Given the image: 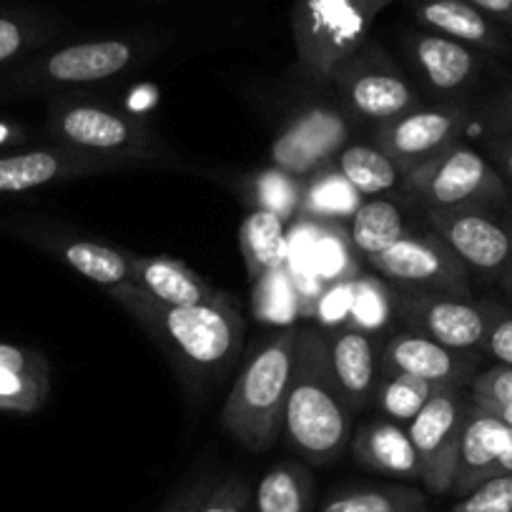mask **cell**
<instances>
[{
	"label": "cell",
	"instance_id": "1",
	"mask_svg": "<svg viewBox=\"0 0 512 512\" xmlns=\"http://www.w3.org/2000/svg\"><path fill=\"white\" fill-rule=\"evenodd\" d=\"M282 435L309 465H332L352 442L354 412L332 372L322 329H297Z\"/></svg>",
	"mask_w": 512,
	"mask_h": 512
},
{
	"label": "cell",
	"instance_id": "2",
	"mask_svg": "<svg viewBox=\"0 0 512 512\" xmlns=\"http://www.w3.org/2000/svg\"><path fill=\"white\" fill-rule=\"evenodd\" d=\"M181 367L189 379H214L239 357L244 319L229 294L206 304L171 307L144 289L121 304Z\"/></svg>",
	"mask_w": 512,
	"mask_h": 512
},
{
	"label": "cell",
	"instance_id": "3",
	"mask_svg": "<svg viewBox=\"0 0 512 512\" xmlns=\"http://www.w3.org/2000/svg\"><path fill=\"white\" fill-rule=\"evenodd\" d=\"M46 136L51 144L134 161L141 169L179 161L144 116L78 91L48 98Z\"/></svg>",
	"mask_w": 512,
	"mask_h": 512
},
{
	"label": "cell",
	"instance_id": "4",
	"mask_svg": "<svg viewBox=\"0 0 512 512\" xmlns=\"http://www.w3.org/2000/svg\"><path fill=\"white\" fill-rule=\"evenodd\" d=\"M297 329L269 334L236 374L221 410V425L241 447L267 452L282 437Z\"/></svg>",
	"mask_w": 512,
	"mask_h": 512
},
{
	"label": "cell",
	"instance_id": "5",
	"mask_svg": "<svg viewBox=\"0 0 512 512\" xmlns=\"http://www.w3.org/2000/svg\"><path fill=\"white\" fill-rule=\"evenodd\" d=\"M154 53V41L144 38H93L51 51L33 53L0 76V93L6 96H61L83 86L123 76Z\"/></svg>",
	"mask_w": 512,
	"mask_h": 512
},
{
	"label": "cell",
	"instance_id": "6",
	"mask_svg": "<svg viewBox=\"0 0 512 512\" xmlns=\"http://www.w3.org/2000/svg\"><path fill=\"white\" fill-rule=\"evenodd\" d=\"M395 0H292V36L299 68L312 81L332 73L369 41L374 21Z\"/></svg>",
	"mask_w": 512,
	"mask_h": 512
},
{
	"label": "cell",
	"instance_id": "7",
	"mask_svg": "<svg viewBox=\"0 0 512 512\" xmlns=\"http://www.w3.org/2000/svg\"><path fill=\"white\" fill-rule=\"evenodd\" d=\"M402 194L422 209H462V206H497L507 199V181L485 154L457 144L405 174Z\"/></svg>",
	"mask_w": 512,
	"mask_h": 512
},
{
	"label": "cell",
	"instance_id": "8",
	"mask_svg": "<svg viewBox=\"0 0 512 512\" xmlns=\"http://www.w3.org/2000/svg\"><path fill=\"white\" fill-rule=\"evenodd\" d=\"M329 83L339 88L349 116L377 126L422 106L415 83L374 38L352 53L332 73Z\"/></svg>",
	"mask_w": 512,
	"mask_h": 512
},
{
	"label": "cell",
	"instance_id": "9",
	"mask_svg": "<svg viewBox=\"0 0 512 512\" xmlns=\"http://www.w3.org/2000/svg\"><path fill=\"white\" fill-rule=\"evenodd\" d=\"M369 267L405 292L472 297L470 269L432 231H407L390 249L369 256Z\"/></svg>",
	"mask_w": 512,
	"mask_h": 512
},
{
	"label": "cell",
	"instance_id": "10",
	"mask_svg": "<svg viewBox=\"0 0 512 512\" xmlns=\"http://www.w3.org/2000/svg\"><path fill=\"white\" fill-rule=\"evenodd\" d=\"M432 234L440 236L470 272L495 279L510 289L512 221H502L487 206L427 209Z\"/></svg>",
	"mask_w": 512,
	"mask_h": 512
},
{
	"label": "cell",
	"instance_id": "11",
	"mask_svg": "<svg viewBox=\"0 0 512 512\" xmlns=\"http://www.w3.org/2000/svg\"><path fill=\"white\" fill-rule=\"evenodd\" d=\"M352 136V116L344 108L312 103L292 113L274 136L272 164L297 179H309L324 166L334 164Z\"/></svg>",
	"mask_w": 512,
	"mask_h": 512
},
{
	"label": "cell",
	"instance_id": "12",
	"mask_svg": "<svg viewBox=\"0 0 512 512\" xmlns=\"http://www.w3.org/2000/svg\"><path fill=\"white\" fill-rule=\"evenodd\" d=\"M467 410H470V392H465V387H445L407 425L412 445L420 457V482L432 495L452 492Z\"/></svg>",
	"mask_w": 512,
	"mask_h": 512
},
{
	"label": "cell",
	"instance_id": "13",
	"mask_svg": "<svg viewBox=\"0 0 512 512\" xmlns=\"http://www.w3.org/2000/svg\"><path fill=\"white\" fill-rule=\"evenodd\" d=\"M3 226L16 236H21V239L31 241L38 249L53 254L58 262L81 274L83 279L106 289L118 304L126 302L128 297H134L141 289L134 282V274H131L128 251L101 244V241L81 239V236L66 234L58 226L36 224V221H8Z\"/></svg>",
	"mask_w": 512,
	"mask_h": 512
},
{
	"label": "cell",
	"instance_id": "14",
	"mask_svg": "<svg viewBox=\"0 0 512 512\" xmlns=\"http://www.w3.org/2000/svg\"><path fill=\"white\" fill-rule=\"evenodd\" d=\"M141 169L134 161L88 154L68 146L48 144L26 151L0 154V196H21L46 189L53 184L88 179V176L113 174V171Z\"/></svg>",
	"mask_w": 512,
	"mask_h": 512
},
{
	"label": "cell",
	"instance_id": "15",
	"mask_svg": "<svg viewBox=\"0 0 512 512\" xmlns=\"http://www.w3.org/2000/svg\"><path fill=\"white\" fill-rule=\"evenodd\" d=\"M395 317L410 332L430 337L455 352L472 354L485 342V309L472 297L432 292H402L395 297Z\"/></svg>",
	"mask_w": 512,
	"mask_h": 512
},
{
	"label": "cell",
	"instance_id": "16",
	"mask_svg": "<svg viewBox=\"0 0 512 512\" xmlns=\"http://www.w3.org/2000/svg\"><path fill=\"white\" fill-rule=\"evenodd\" d=\"M465 123L467 108L457 103L417 106L405 116L374 128V144L407 174L417 164L457 144Z\"/></svg>",
	"mask_w": 512,
	"mask_h": 512
},
{
	"label": "cell",
	"instance_id": "17",
	"mask_svg": "<svg viewBox=\"0 0 512 512\" xmlns=\"http://www.w3.org/2000/svg\"><path fill=\"white\" fill-rule=\"evenodd\" d=\"M379 364H382V374H410V377L427 379L442 387H465L477 374L472 354L455 352L410 329L390 334L382 347Z\"/></svg>",
	"mask_w": 512,
	"mask_h": 512
},
{
	"label": "cell",
	"instance_id": "18",
	"mask_svg": "<svg viewBox=\"0 0 512 512\" xmlns=\"http://www.w3.org/2000/svg\"><path fill=\"white\" fill-rule=\"evenodd\" d=\"M327 334L329 364L337 377L339 390L347 400L349 410L357 415L364 407L372 405L377 390L382 364H379L377 339L372 332L359 327H334Z\"/></svg>",
	"mask_w": 512,
	"mask_h": 512
},
{
	"label": "cell",
	"instance_id": "19",
	"mask_svg": "<svg viewBox=\"0 0 512 512\" xmlns=\"http://www.w3.org/2000/svg\"><path fill=\"white\" fill-rule=\"evenodd\" d=\"M512 437V427L477 405L470 397V410H467L465 427L460 437V455H457L455 482H452V495L462 497L475 490L480 482L497 475V462L505 452L507 442Z\"/></svg>",
	"mask_w": 512,
	"mask_h": 512
},
{
	"label": "cell",
	"instance_id": "20",
	"mask_svg": "<svg viewBox=\"0 0 512 512\" xmlns=\"http://www.w3.org/2000/svg\"><path fill=\"white\" fill-rule=\"evenodd\" d=\"M407 56L427 86L437 93H457L475 83L480 51L432 31H415L405 41Z\"/></svg>",
	"mask_w": 512,
	"mask_h": 512
},
{
	"label": "cell",
	"instance_id": "21",
	"mask_svg": "<svg viewBox=\"0 0 512 512\" xmlns=\"http://www.w3.org/2000/svg\"><path fill=\"white\" fill-rule=\"evenodd\" d=\"M412 16L425 31L460 41L475 51L502 53L507 51V38L500 23L475 8L467 0H427L412 3Z\"/></svg>",
	"mask_w": 512,
	"mask_h": 512
},
{
	"label": "cell",
	"instance_id": "22",
	"mask_svg": "<svg viewBox=\"0 0 512 512\" xmlns=\"http://www.w3.org/2000/svg\"><path fill=\"white\" fill-rule=\"evenodd\" d=\"M51 397V367L41 352L0 342V412L33 415Z\"/></svg>",
	"mask_w": 512,
	"mask_h": 512
},
{
	"label": "cell",
	"instance_id": "23",
	"mask_svg": "<svg viewBox=\"0 0 512 512\" xmlns=\"http://www.w3.org/2000/svg\"><path fill=\"white\" fill-rule=\"evenodd\" d=\"M352 455L367 470L382 475L400 477V480H422L420 457L410 440L405 425L377 417L359 427L352 435Z\"/></svg>",
	"mask_w": 512,
	"mask_h": 512
},
{
	"label": "cell",
	"instance_id": "24",
	"mask_svg": "<svg viewBox=\"0 0 512 512\" xmlns=\"http://www.w3.org/2000/svg\"><path fill=\"white\" fill-rule=\"evenodd\" d=\"M128 262H131L134 282L161 304L189 307V304L214 302L224 294L209 287L194 269H189L174 256L128 254Z\"/></svg>",
	"mask_w": 512,
	"mask_h": 512
},
{
	"label": "cell",
	"instance_id": "25",
	"mask_svg": "<svg viewBox=\"0 0 512 512\" xmlns=\"http://www.w3.org/2000/svg\"><path fill=\"white\" fill-rule=\"evenodd\" d=\"M287 221L279 219L272 211L254 209L244 219L239 231L241 254H244L246 269L251 279L269 277V274L282 272L289 256V236Z\"/></svg>",
	"mask_w": 512,
	"mask_h": 512
},
{
	"label": "cell",
	"instance_id": "26",
	"mask_svg": "<svg viewBox=\"0 0 512 512\" xmlns=\"http://www.w3.org/2000/svg\"><path fill=\"white\" fill-rule=\"evenodd\" d=\"M364 196L347 181V176L334 164L324 166L317 174L304 179L299 216L319 224H349Z\"/></svg>",
	"mask_w": 512,
	"mask_h": 512
},
{
	"label": "cell",
	"instance_id": "27",
	"mask_svg": "<svg viewBox=\"0 0 512 512\" xmlns=\"http://www.w3.org/2000/svg\"><path fill=\"white\" fill-rule=\"evenodd\" d=\"M317 485L302 462H279L269 467L256 485V512H314Z\"/></svg>",
	"mask_w": 512,
	"mask_h": 512
},
{
	"label": "cell",
	"instance_id": "28",
	"mask_svg": "<svg viewBox=\"0 0 512 512\" xmlns=\"http://www.w3.org/2000/svg\"><path fill=\"white\" fill-rule=\"evenodd\" d=\"M334 166L347 176L349 184L364 196H387L397 191L405 181V171L384 154L377 144L344 146L342 154L334 159Z\"/></svg>",
	"mask_w": 512,
	"mask_h": 512
},
{
	"label": "cell",
	"instance_id": "29",
	"mask_svg": "<svg viewBox=\"0 0 512 512\" xmlns=\"http://www.w3.org/2000/svg\"><path fill=\"white\" fill-rule=\"evenodd\" d=\"M407 234L405 211L387 196L364 199L357 214L349 219V244L369 259L379 251L390 249L397 239Z\"/></svg>",
	"mask_w": 512,
	"mask_h": 512
},
{
	"label": "cell",
	"instance_id": "30",
	"mask_svg": "<svg viewBox=\"0 0 512 512\" xmlns=\"http://www.w3.org/2000/svg\"><path fill=\"white\" fill-rule=\"evenodd\" d=\"M319 512H427V495L407 485L352 487L334 492Z\"/></svg>",
	"mask_w": 512,
	"mask_h": 512
},
{
	"label": "cell",
	"instance_id": "31",
	"mask_svg": "<svg viewBox=\"0 0 512 512\" xmlns=\"http://www.w3.org/2000/svg\"><path fill=\"white\" fill-rule=\"evenodd\" d=\"M442 390H445L442 384L410 377V374H379L372 402L377 405L379 417L407 427Z\"/></svg>",
	"mask_w": 512,
	"mask_h": 512
},
{
	"label": "cell",
	"instance_id": "32",
	"mask_svg": "<svg viewBox=\"0 0 512 512\" xmlns=\"http://www.w3.org/2000/svg\"><path fill=\"white\" fill-rule=\"evenodd\" d=\"M302 191L304 179L287 174V171L277 169H264L256 171L246 179L244 194L246 201L254 204V209L272 211L279 219L289 221L299 216V206H302Z\"/></svg>",
	"mask_w": 512,
	"mask_h": 512
},
{
	"label": "cell",
	"instance_id": "33",
	"mask_svg": "<svg viewBox=\"0 0 512 512\" xmlns=\"http://www.w3.org/2000/svg\"><path fill=\"white\" fill-rule=\"evenodd\" d=\"M58 36L56 21L33 13H0V66L23 61Z\"/></svg>",
	"mask_w": 512,
	"mask_h": 512
},
{
	"label": "cell",
	"instance_id": "34",
	"mask_svg": "<svg viewBox=\"0 0 512 512\" xmlns=\"http://www.w3.org/2000/svg\"><path fill=\"white\" fill-rule=\"evenodd\" d=\"M392 314H395V297H390V292L377 279L352 282V317L357 319V324H349V327L374 334Z\"/></svg>",
	"mask_w": 512,
	"mask_h": 512
},
{
	"label": "cell",
	"instance_id": "35",
	"mask_svg": "<svg viewBox=\"0 0 512 512\" xmlns=\"http://www.w3.org/2000/svg\"><path fill=\"white\" fill-rule=\"evenodd\" d=\"M450 512H512V475H495L480 482Z\"/></svg>",
	"mask_w": 512,
	"mask_h": 512
},
{
	"label": "cell",
	"instance_id": "36",
	"mask_svg": "<svg viewBox=\"0 0 512 512\" xmlns=\"http://www.w3.org/2000/svg\"><path fill=\"white\" fill-rule=\"evenodd\" d=\"M485 309V342L482 352L502 367H512V309L495 302H482Z\"/></svg>",
	"mask_w": 512,
	"mask_h": 512
},
{
	"label": "cell",
	"instance_id": "37",
	"mask_svg": "<svg viewBox=\"0 0 512 512\" xmlns=\"http://www.w3.org/2000/svg\"><path fill=\"white\" fill-rule=\"evenodd\" d=\"M251 500H254V492L249 482L239 475H229L219 485L211 487L196 512H249Z\"/></svg>",
	"mask_w": 512,
	"mask_h": 512
},
{
	"label": "cell",
	"instance_id": "38",
	"mask_svg": "<svg viewBox=\"0 0 512 512\" xmlns=\"http://www.w3.org/2000/svg\"><path fill=\"white\" fill-rule=\"evenodd\" d=\"M470 397L495 405H512V367H495L477 372L470 382Z\"/></svg>",
	"mask_w": 512,
	"mask_h": 512
},
{
	"label": "cell",
	"instance_id": "39",
	"mask_svg": "<svg viewBox=\"0 0 512 512\" xmlns=\"http://www.w3.org/2000/svg\"><path fill=\"white\" fill-rule=\"evenodd\" d=\"M487 159L490 164L500 171V176L512 184V131L497 134L495 139L487 144Z\"/></svg>",
	"mask_w": 512,
	"mask_h": 512
},
{
	"label": "cell",
	"instance_id": "40",
	"mask_svg": "<svg viewBox=\"0 0 512 512\" xmlns=\"http://www.w3.org/2000/svg\"><path fill=\"white\" fill-rule=\"evenodd\" d=\"M209 490V480L194 482V485H189L186 490H181L161 512H196L201 502H204V497L209 495Z\"/></svg>",
	"mask_w": 512,
	"mask_h": 512
},
{
	"label": "cell",
	"instance_id": "41",
	"mask_svg": "<svg viewBox=\"0 0 512 512\" xmlns=\"http://www.w3.org/2000/svg\"><path fill=\"white\" fill-rule=\"evenodd\" d=\"M28 141H31V131L21 121L0 116V154L18 149V146L28 144Z\"/></svg>",
	"mask_w": 512,
	"mask_h": 512
},
{
	"label": "cell",
	"instance_id": "42",
	"mask_svg": "<svg viewBox=\"0 0 512 512\" xmlns=\"http://www.w3.org/2000/svg\"><path fill=\"white\" fill-rule=\"evenodd\" d=\"M467 3H472L482 13H487L492 21L512 28V0H467Z\"/></svg>",
	"mask_w": 512,
	"mask_h": 512
},
{
	"label": "cell",
	"instance_id": "43",
	"mask_svg": "<svg viewBox=\"0 0 512 512\" xmlns=\"http://www.w3.org/2000/svg\"><path fill=\"white\" fill-rule=\"evenodd\" d=\"M495 118L502 123V126H507V131H512V91H507L505 96L500 98Z\"/></svg>",
	"mask_w": 512,
	"mask_h": 512
},
{
	"label": "cell",
	"instance_id": "44",
	"mask_svg": "<svg viewBox=\"0 0 512 512\" xmlns=\"http://www.w3.org/2000/svg\"><path fill=\"white\" fill-rule=\"evenodd\" d=\"M475 402H477V405L485 407L487 412H492V415L500 417L502 422H507V425L512 427V405H495V402H480V400H475Z\"/></svg>",
	"mask_w": 512,
	"mask_h": 512
},
{
	"label": "cell",
	"instance_id": "45",
	"mask_svg": "<svg viewBox=\"0 0 512 512\" xmlns=\"http://www.w3.org/2000/svg\"><path fill=\"white\" fill-rule=\"evenodd\" d=\"M497 475H512V437L507 442L505 452H502L500 462H497Z\"/></svg>",
	"mask_w": 512,
	"mask_h": 512
},
{
	"label": "cell",
	"instance_id": "46",
	"mask_svg": "<svg viewBox=\"0 0 512 512\" xmlns=\"http://www.w3.org/2000/svg\"><path fill=\"white\" fill-rule=\"evenodd\" d=\"M410 3H427V0H410Z\"/></svg>",
	"mask_w": 512,
	"mask_h": 512
},
{
	"label": "cell",
	"instance_id": "47",
	"mask_svg": "<svg viewBox=\"0 0 512 512\" xmlns=\"http://www.w3.org/2000/svg\"><path fill=\"white\" fill-rule=\"evenodd\" d=\"M507 292H512V277H510V289H507Z\"/></svg>",
	"mask_w": 512,
	"mask_h": 512
}]
</instances>
